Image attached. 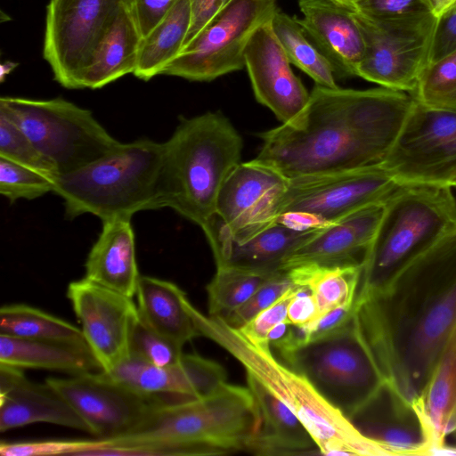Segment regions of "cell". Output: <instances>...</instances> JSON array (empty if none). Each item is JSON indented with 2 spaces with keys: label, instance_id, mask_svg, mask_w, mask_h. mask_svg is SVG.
<instances>
[{
  "label": "cell",
  "instance_id": "ba28073f",
  "mask_svg": "<svg viewBox=\"0 0 456 456\" xmlns=\"http://www.w3.org/2000/svg\"><path fill=\"white\" fill-rule=\"evenodd\" d=\"M282 362L305 376L347 419L386 380L361 330L355 309L338 330L322 338L298 339L295 326L273 346Z\"/></svg>",
  "mask_w": 456,
  "mask_h": 456
},
{
  "label": "cell",
  "instance_id": "d6a6232c",
  "mask_svg": "<svg viewBox=\"0 0 456 456\" xmlns=\"http://www.w3.org/2000/svg\"><path fill=\"white\" fill-rule=\"evenodd\" d=\"M271 24L291 64L308 75L318 86L338 87L330 63L308 38L296 16L291 17L278 9Z\"/></svg>",
  "mask_w": 456,
  "mask_h": 456
},
{
  "label": "cell",
  "instance_id": "cb8c5ba5",
  "mask_svg": "<svg viewBox=\"0 0 456 456\" xmlns=\"http://www.w3.org/2000/svg\"><path fill=\"white\" fill-rule=\"evenodd\" d=\"M88 280L126 296H135L140 279L130 218L102 221V230L86 261Z\"/></svg>",
  "mask_w": 456,
  "mask_h": 456
},
{
  "label": "cell",
  "instance_id": "f5cc1de1",
  "mask_svg": "<svg viewBox=\"0 0 456 456\" xmlns=\"http://www.w3.org/2000/svg\"><path fill=\"white\" fill-rule=\"evenodd\" d=\"M449 436L452 437V443L445 442L439 455H456V433Z\"/></svg>",
  "mask_w": 456,
  "mask_h": 456
},
{
  "label": "cell",
  "instance_id": "c3c4849f",
  "mask_svg": "<svg viewBox=\"0 0 456 456\" xmlns=\"http://www.w3.org/2000/svg\"><path fill=\"white\" fill-rule=\"evenodd\" d=\"M296 289L288 305L287 319L292 325L302 328L314 322L320 316V310L314 297L307 289Z\"/></svg>",
  "mask_w": 456,
  "mask_h": 456
},
{
  "label": "cell",
  "instance_id": "7dc6e473",
  "mask_svg": "<svg viewBox=\"0 0 456 456\" xmlns=\"http://www.w3.org/2000/svg\"><path fill=\"white\" fill-rule=\"evenodd\" d=\"M233 0H190L191 24L183 47Z\"/></svg>",
  "mask_w": 456,
  "mask_h": 456
},
{
  "label": "cell",
  "instance_id": "2e32d148",
  "mask_svg": "<svg viewBox=\"0 0 456 456\" xmlns=\"http://www.w3.org/2000/svg\"><path fill=\"white\" fill-rule=\"evenodd\" d=\"M45 381L84 420L90 434L102 440L130 434L161 401L138 394L102 370Z\"/></svg>",
  "mask_w": 456,
  "mask_h": 456
},
{
  "label": "cell",
  "instance_id": "681fc988",
  "mask_svg": "<svg viewBox=\"0 0 456 456\" xmlns=\"http://www.w3.org/2000/svg\"><path fill=\"white\" fill-rule=\"evenodd\" d=\"M428 3L436 18L456 8V0H428Z\"/></svg>",
  "mask_w": 456,
  "mask_h": 456
},
{
  "label": "cell",
  "instance_id": "f6af8a7d",
  "mask_svg": "<svg viewBox=\"0 0 456 456\" xmlns=\"http://www.w3.org/2000/svg\"><path fill=\"white\" fill-rule=\"evenodd\" d=\"M456 51V8L437 18L429 65Z\"/></svg>",
  "mask_w": 456,
  "mask_h": 456
},
{
  "label": "cell",
  "instance_id": "f907efd6",
  "mask_svg": "<svg viewBox=\"0 0 456 456\" xmlns=\"http://www.w3.org/2000/svg\"><path fill=\"white\" fill-rule=\"evenodd\" d=\"M454 433H456V396L448 412L444 425V435L445 441L449 436Z\"/></svg>",
  "mask_w": 456,
  "mask_h": 456
},
{
  "label": "cell",
  "instance_id": "816d5d0a",
  "mask_svg": "<svg viewBox=\"0 0 456 456\" xmlns=\"http://www.w3.org/2000/svg\"><path fill=\"white\" fill-rule=\"evenodd\" d=\"M435 106H440L444 108H450L456 110V90L441 98L440 100L429 104Z\"/></svg>",
  "mask_w": 456,
  "mask_h": 456
},
{
  "label": "cell",
  "instance_id": "ffe728a7",
  "mask_svg": "<svg viewBox=\"0 0 456 456\" xmlns=\"http://www.w3.org/2000/svg\"><path fill=\"white\" fill-rule=\"evenodd\" d=\"M104 372L142 395L166 402H182L208 395L227 379L221 364L193 354H184L177 363L164 367L129 355Z\"/></svg>",
  "mask_w": 456,
  "mask_h": 456
},
{
  "label": "cell",
  "instance_id": "8992f818",
  "mask_svg": "<svg viewBox=\"0 0 456 456\" xmlns=\"http://www.w3.org/2000/svg\"><path fill=\"white\" fill-rule=\"evenodd\" d=\"M451 188L401 184L385 200L356 298L380 290L407 264L456 228V199Z\"/></svg>",
  "mask_w": 456,
  "mask_h": 456
},
{
  "label": "cell",
  "instance_id": "f546056e",
  "mask_svg": "<svg viewBox=\"0 0 456 456\" xmlns=\"http://www.w3.org/2000/svg\"><path fill=\"white\" fill-rule=\"evenodd\" d=\"M362 265H322L305 264L286 269L296 287L307 289L314 297L320 315L343 305L354 304Z\"/></svg>",
  "mask_w": 456,
  "mask_h": 456
},
{
  "label": "cell",
  "instance_id": "11a10c76",
  "mask_svg": "<svg viewBox=\"0 0 456 456\" xmlns=\"http://www.w3.org/2000/svg\"><path fill=\"white\" fill-rule=\"evenodd\" d=\"M452 187H456V179L454 180V182L452 183Z\"/></svg>",
  "mask_w": 456,
  "mask_h": 456
},
{
  "label": "cell",
  "instance_id": "d4e9b609",
  "mask_svg": "<svg viewBox=\"0 0 456 456\" xmlns=\"http://www.w3.org/2000/svg\"><path fill=\"white\" fill-rule=\"evenodd\" d=\"M247 384L260 413V425L249 453L262 456L320 454L305 427L287 405L248 374Z\"/></svg>",
  "mask_w": 456,
  "mask_h": 456
},
{
  "label": "cell",
  "instance_id": "4dcf8cb0",
  "mask_svg": "<svg viewBox=\"0 0 456 456\" xmlns=\"http://www.w3.org/2000/svg\"><path fill=\"white\" fill-rule=\"evenodd\" d=\"M190 24V0H178L167 15L142 37L133 74L144 81L162 74L183 49Z\"/></svg>",
  "mask_w": 456,
  "mask_h": 456
},
{
  "label": "cell",
  "instance_id": "603a6c76",
  "mask_svg": "<svg viewBox=\"0 0 456 456\" xmlns=\"http://www.w3.org/2000/svg\"><path fill=\"white\" fill-rule=\"evenodd\" d=\"M321 228V227H320ZM319 228H301L276 220L252 235L234 240L210 236L216 265H230L263 272L281 270L284 259Z\"/></svg>",
  "mask_w": 456,
  "mask_h": 456
},
{
  "label": "cell",
  "instance_id": "bcb514c9",
  "mask_svg": "<svg viewBox=\"0 0 456 456\" xmlns=\"http://www.w3.org/2000/svg\"><path fill=\"white\" fill-rule=\"evenodd\" d=\"M178 0H132L134 13L142 37L170 12Z\"/></svg>",
  "mask_w": 456,
  "mask_h": 456
},
{
  "label": "cell",
  "instance_id": "9a60e30c",
  "mask_svg": "<svg viewBox=\"0 0 456 456\" xmlns=\"http://www.w3.org/2000/svg\"><path fill=\"white\" fill-rule=\"evenodd\" d=\"M289 179L253 159L240 162L218 195L216 216L202 228L206 237L245 239L277 220Z\"/></svg>",
  "mask_w": 456,
  "mask_h": 456
},
{
  "label": "cell",
  "instance_id": "9c48e42d",
  "mask_svg": "<svg viewBox=\"0 0 456 456\" xmlns=\"http://www.w3.org/2000/svg\"><path fill=\"white\" fill-rule=\"evenodd\" d=\"M6 113L62 175L80 169L119 149L92 112L62 98L33 100L2 97Z\"/></svg>",
  "mask_w": 456,
  "mask_h": 456
},
{
  "label": "cell",
  "instance_id": "f35d334b",
  "mask_svg": "<svg viewBox=\"0 0 456 456\" xmlns=\"http://www.w3.org/2000/svg\"><path fill=\"white\" fill-rule=\"evenodd\" d=\"M293 286L294 284L287 271L281 269L265 281L243 305L223 320L232 328L240 329L260 312L272 305Z\"/></svg>",
  "mask_w": 456,
  "mask_h": 456
},
{
  "label": "cell",
  "instance_id": "52a82bcc",
  "mask_svg": "<svg viewBox=\"0 0 456 456\" xmlns=\"http://www.w3.org/2000/svg\"><path fill=\"white\" fill-rule=\"evenodd\" d=\"M163 150V143L148 139L122 143L115 152L59 175L53 192L63 200L66 216L131 219L138 211L159 208Z\"/></svg>",
  "mask_w": 456,
  "mask_h": 456
},
{
  "label": "cell",
  "instance_id": "3957f363",
  "mask_svg": "<svg viewBox=\"0 0 456 456\" xmlns=\"http://www.w3.org/2000/svg\"><path fill=\"white\" fill-rule=\"evenodd\" d=\"M260 425L248 387L227 382L182 402L159 401L130 434L102 440L93 456L225 455L248 452Z\"/></svg>",
  "mask_w": 456,
  "mask_h": 456
},
{
  "label": "cell",
  "instance_id": "7402d4cb",
  "mask_svg": "<svg viewBox=\"0 0 456 456\" xmlns=\"http://www.w3.org/2000/svg\"><path fill=\"white\" fill-rule=\"evenodd\" d=\"M296 16L308 38L330 63L335 77H357L365 44L350 8L330 0H298Z\"/></svg>",
  "mask_w": 456,
  "mask_h": 456
},
{
  "label": "cell",
  "instance_id": "74e56055",
  "mask_svg": "<svg viewBox=\"0 0 456 456\" xmlns=\"http://www.w3.org/2000/svg\"><path fill=\"white\" fill-rule=\"evenodd\" d=\"M183 354V346L150 329L138 315L130 337V356L164 367L177 363Z\"/></svg>",
  "mask_w": 456,
  "mask_h": 456
},
{
  "label": "cell",
  "instance_id": "1f68e13d",
  "mask_svg": "<svg viewBox=\"0 0 456 456\" xmlns=\"http://www.w3.org/2000/svg\"><path fill=\"white\" fill-rule=\"evenodd\" d=\"M0 335L88 347L80 328L25 304L1 307Z\"/></svg>",
  "mask_w": 456,
  "mask_h": 456
},
{
  "label": "cell",
  "instance_id": "83f0119b",
  "mask_svg": "<svg viewBox=\"0 0 456 456\" xmlns=\"http://www.w3.org/2000/svg\"><path fill=\"white\" fill-rule=\"evenodd\" d=\"M135 296L140 319L155 332L183 347L200 337L190 310L191 304L175 283L141 275Z\"/></svg>",
  "mask_w": 456,
  "mask_h": 456
},
{
  "label": "cell",
  "instance_id": "60d3db41",
  "mask_svg": "<svg viewBox=\"0 0 456 456\" xmlns=\"http://www.w3.org/2000/svg\"><path fill=\"white\" fill-rule=\"evenodd\" d=\"M380 21H405L434 15L428 0H359L353 7Z\"/></svg>",
  "mask_w": 456,
  "mask_h": 456
},
{
  "label": "cell",
  "instance_id": "7a4b0ae2",
  "mask_svg": "<svg viewBox=\"0 0 456 456\" xmlns=\"http://www.w3.org/2000/svg\"><path fill=\"white\" fill-rule=\"evenodd\" d=\"M413 102L410 94L383 86L315 85L297 119L259 134L253 160L288 179L379 164Z\"/></svg>",
  "mask_w": 456,
  "mask_h": 456
},
{
  "label": "cell",
  "instance_id": "30bf717a",
  "mask_svg": "<svg viewBox=\"0 0 456 456\" xmlns=\"http://www.w3.org/2000/svg\"><path fill=\"white\" fill-rule=\"evenodd\" d=\"M400 185L380 163L289 179L277 220L301 228L324 227L384 202Z\"/></svg>",
  "mask_w": 456,
  "mask_h": 456
},
{
  "label": "cell",
  "instance_id": "f1b7e54d",
  "mask_svg": "<svg viewBox=\"0 0 456 456\" xmlns=\"http://www.w3.org/2000/svg\"><path fill=\"white\" fill-rule=\"evenodd\" d=\"M0 363L42 369L70 376L100 370L88 347L0 335Z\"/></svg>",
  "mask_w": 456,
  "mask_h": 456
},
{
  "label": "cell",
  "instance_id": "7bdbcfd3",
  "mask_svg": "<svg viewBox=\"0 0 456 456\" xmlns=\"http://www.w3.org/2000/svg\"><path fill=\"white\" fill-rule=\"evenodd\" d=\"M296 290L294 285L272 305L236 330L251 344L256 346L271 347L267 341L268 333L276 324L287 320L288 305Z\"/></svg>",
  "mask_w": 456,
  "mask_h": 456
},
{
  "label": "cell",
  "instance_id": "e0dca14e",
  "mask_svg": "<svg viewBox=\"0 0 456 456\" xmlns=\"http://www.w3.org/2000/svg\"><path fill=\"white\" fill-rule=\"evenodd\" d=\"M348 419L383 455H438L444 446L425 404L410 402L387 380Z\"/></svg>",
  "mask_w": 456,
  "mask_h": 456
},
{
  "label": "cell",
  "instance_id": "44dd1931",
  "mask_svg": "<svg viewBox=\"0 0 456 456\" xmlns=\"http://www.w3.org/2000/svg\"><path fill=\"white\" fill-rule=\"evenodd\" d=\"M384 202L370 205L319 228L288 255L281 269L305 264L363 265L384 212Z\"/></svg>",
  "mask_w": 456,
  "mask_h": 456
},
{
  "label": "cell",
  "instance_id": "d6986e66",
  "mask_svg": "<svg viewBox=\"0 0 456 456\" xmlns=\"http://www.w3.org/2000/svg\"><path fill=\"white\" fill-rule=\"evenodd\" d=\"M271 20L259 26L249 38L244 53L245 67L256 101L272 110L281 124H289L303 112L310 93L294 74Z\"/></svg>",
  "mask_w": 456,
  "mask_h": 456
},
{
  "label": "cell",
  "instance_id": "ac0fdd59",
  "mask_svg": "<svg viewBox=\"0 0 456 456\" xmlns=\"http://www.w3.org/2000/svg\"><path fill=\"white\" fill-rule=\"evenodd\" d=\"M67 297L84 338L102 371L129 356L138 311L133 297L84 277L69 284Z\"/></svg>",
  "mask_w": 456,
  "mask_h": 456
},
{
  "label": "cell",
  "instance_id": "5b68a950",
  "mask_svg": "<svg viewBox=\"0 0 456 456\" xmlns=\"http://www.w3.org/2000/svg\"><path fill=\"white\" fill-rule=\"evenodd\" d=\"M191 316L200 336L231 354L246 370L287 405L305 427L323 455H382L339 410L330 404L302 374L272 353L256 346L223 319L205 315L192 305Z\"/></svg>",
  "mask_w": 456,
  "mask_h": 456
},
{
  "label": "cell",
  "instance_id": "8d00e7d4",
  "mask_svg": "<svg viewBox=\"0 0 456 456\" xmlns=\"http://www.w3.org/2000/svg\"><path fill=\"white\" fill-rule=\"evenodd\" d=\"M56 179L0 157V192L11 202L53 191Z\"/></svg>",
  "mask_w": 456,
  "mask_h": 456
},
{
  "label": "cell",
  "instance_id": "6da1fadb",
  "mask_svg": "<svg viewBox=\"0 0 456 456\" xmlns=\"http://www.w3.org/2000/svg\"><path fill=\"white\" fill-rule=\"evenodd\" d=\"M361 330L385 378L424 403L456 322V228L371 295L355 298Z\"/></svg>",
  "mask_w": 456,
  "mask_h": 456
},
{
  "label": "cell",
  "instance_id": "277c9868",
  "mask_svg": "<svg viewBox=\"0 0 456 456\" xmlns=\"http://www.w3.org/2000/svg\"><path fill=\"white\" fill-rule=\"evenodd\" d=\"M159 208H171L204 227L215 216L219 192L240 163L243 141L221 112L181 118L163 143Z\"/></svg>",
  "mask_w": 456,
  "mask_h": 456
},
{
  "label": "cell",
  "instance_id": "4316f807",
  "mask_svg": "<svg viewBox=\"0 0 456 456\" xmlns=\"http://www.w3.org/2000/svg\"><path fill=\"white\" fill-rule=\"evenodd\" d=\"M142 36L132 0L118 10L96 46L82 77V88L97 89L134 73Z\"/></svg>",
  "mask_w": 456,
  "mask_h": 456
},
{
  "label": "cell",
  "instance_id": "b9f144b4",
  "mask_svg": "<svg viewBox=\"0 0 456 456\" xmlns=\"http://www.w3.org/2000/svg\"><path fill=\"white\" fill-rule=\"evenodd\" d=\"M102 445V441L98 438L96 440H48L19 443L1 442L0 453L3 456H84L86 452L99 448Z\"/></svg>",
  "mask_w": 456,
  "mask_h": 456
},
{
  "label": "cell",
  "instance_id": "5bb4252c",
  "mask_svg": "<svg viewBox=\"0 0 456 456\" xmlns=\"http://www.w3.org/2000/svg\"><path fill=\"white\" fill-rule=\"evenodd\" d=\"M128 0H51L46 7L43 54L54 79L82 88L94 52L120 7Z\"/></svg>",
  "mask_w": 456,
  "mask_h": 456
},
{
  "label": "cell",
  "instance_id": "ee69618b",
  "mask_svg": "<svg viewBox=\"0 0 456 456\" xmlns=\"http://www.w3.org/2000/svg\"><path fill=\"white\" fill-rule=\"evenodd\" d=\"M354 313V304L333 308L321 314L314 322L305 327L295 326L297 337L303 341L322 338L344 325Z\"/></svg>",
  "mask_w": 456,
  "mask_h": 456
},
{
  "label": "cell",
  "instance_id": "484cf974",
  "mask_svg": "<svg viewBox=\"0 0 456 456\" xmlns=\"http://www.w3.org/2000/svg\"><path fill=\"white\" fill-rule=\"evenodd\" d=\"M45 422L90 434L84 420L46 381L34 383L24 375L0 393V431Z\"/></svg>",
  "mask_w": 456,
  "mask_h": 456
},
{
  "label": "cell",
  "instance_id": "7c38bea8",
  "mask_svg": "<svg viewBox=\"0 0 456 456\" xmlns=\"http://www.w3.org/2000/svg\"><path fill=\"white\" fill-rule=\"evenodd\" d=\"M277 10L275 0H233L181 50L162 74L212 81L241 69L249 38Z\"/></svg>",
  "mask_w": 456,
  "mask_h": 456
},
{
  "label": "cell",
  "instance_id": "4fadbf2b",
  "mask_svg": "<svg viewBox=\"0 0 456 456\" xmlns=\"http://www.w3.org/2000/svg\"><path fill=\"white\" fill-rule=\"evenodd\" d=\"M351 10L365 44L357 77L413 94L429 65L437 18L430 15L413 20L380 21Z\"/></svg>",
  "mask_w": 456,
  "mask_h": 456
},
{
  "label": "cell",
  "instance_id": "8fae6325",
  "mask_svg": "<svg viewBox=\"0 0 456 456\" xmlns=\"http://www.w3.org/2000/svg\"><path fill=\"white\" fill-rule=\"evenodd\" d=\"M380 165L399 184L452 187L456 179V110L414 100Z\"/></svg>",
  "mask_w": 456,
  "mask_h": 456
},
{
  "label": "cell",
  "instance_id": "ab89813d",
  "mask_svg": "<svg viewBox=\"0 0 456 456\" xmlns=\"http://www.w3.org/2000/svg\"><path fill=\"white\" fill-rule=\"evenodd\" d=\"M456 90V51L428 66L416 91L417 102L431 104Z\"/></svg>",
  "mask_w": 456,
  "mask_h": 456
},
{
  "label": "cell",
  "instance_id": "e575fe53",
  "mask_svg": "<svg viewBox=\"0 0 456 456\" xmlns=\"http://www.w3.org/2000/svg\"><path fill=\"white\" fill-rule=\"evenodd\" d=\"M456 396V322L444 346L425 395V408L439 440L444 444V425Z\"/></svg>",
  "mask_w": 456,
  "mask_h": 456
},
{
  "label": "cell",
  "instance_id": "d590c367",
  "mask_svg": "<svg viewBox=\"0 0 456 456\" xmlns=\"http://www.w3.org/2000/svg\"><path fill=\"white\" fill-rule=\"evenodd\" d=\"M0 157L57 178L53 163L45 156L28 134L0 110Z\"/></svg>",
  "mask_w": 456,
  "mask_h": 456
},
{
  "label": "cell",
  "instance_id": "db71d44e",
  "mask_svg": "<svg viewBox=\"0 0 456 456\" xmlns=\"http://www.w3.org/2000/svg\"><path fill=\"white\" fill-rule=\"evenodd\" d=\"M330 1H332L336 4H338L340 5H343L345 7L351 8L359 0H330Z\"/></svg>",
  "mask_w": 456,
  "mask_h": 456
},
{
  "label": "cell",
  "instance_id": "836d02e7",
  "mask_svg": "<svg viewBox=\"0 0 456 456\" xmlns=\"http://www.w3.org/2000/svg\"><path fill=\"white\" fill-rule=\"evenodd\" d=\"M279 271V270H278ZM275 272L218 265L206 287L208 315L225 318L243 305Z\"/></svg>",
  "mask_w": 456,
  "mask_h": 456
}]
</instances>
